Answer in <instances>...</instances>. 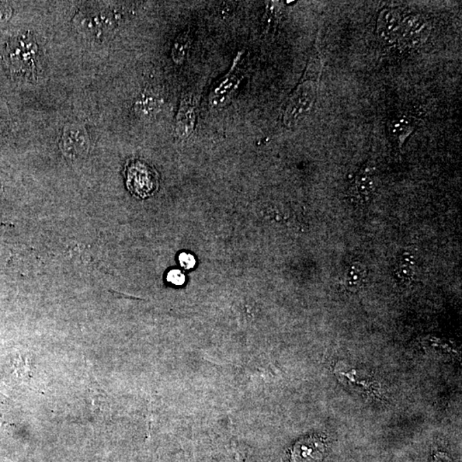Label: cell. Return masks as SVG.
<instances>
[{"instance_id": "5b68a950", "label": "cell", "mask_w": 462, "mask_h": 462, "mask_svg": "<svg viewBox=\"0 0 462 462\" xmlns=\"http://www.w3.org/2000/svg\"><path fill=\"white\" fill-rule=\"evenodd\" d=\"M375 191L373 171L370 168H365L357 174L349 191V197L356 206H365L370 203Z\"/></svg>"}, {"instance_id": "e0dca14e", "label": "cell", "mask_w": 462, "mask_h": 462, "mask_svg": "<svg viewBox=\"0 0 462 462\" xmlns=\"http://www.w3.org/2000/svg\"><path fill=\"white\" fill-rule=\"evenodd\" d=\"M190 45V36L189 33H182L176 38L172 47V57L173 61L177 65L183 64L185 59L187 50Z\"/></svg>"}, {"instance_id": "ffe728a7", "label": "cell", "mask_w": 462, "mask_h": 462, "mask_svg": "<svg viewBox=\"0 0 462 462\" xmlns=\"http://www.w3.org/2000/svg\"><path fill=\"white\" fill-rule=\"evenodd\" d=\"M433 462H450L449 458L447 457L446 454L442 453H437L435 457H434Z\"/></svg>"}, {"instance_id": "7a4b0ae2", "label": "cell", "mask_w": 462, "mask_h": 462, "mask_svg": "<svg viewBox=\"0 0 462 462\" xmlns=\"http://www.w3.org/2000/svg\"><path fill=\"white\" fill-rule=\"evenodd\" d=\"M38 48L36 41L27 36L17 37L7 47L6 62L13 74L31 76L36 69Z\"/></svg>"}, {"instance_id": "4fadbf2b", "label": "cell", "mask_w": 462, "mask_h": 462, "mask_svg": "<svg viewBox=\"0 0 462 462\" xmlns=\"http://www.w3.org/2000/svg\"><path fill=\"white\" fill-rule=\"evenodd\" d=\"M415 128V121L411 117L399 116L389 122L388 128L391 137L397 141L399 148H402L406 139L412 134Z\"/></svg>"}, {"instance_id": "30bf717a", "label": "cell", "mask_w": 462, "mask_h": 462, "mask_svg": "<svg viewBox=\"0 0 462 462\" xmlns=\"http://www.w3.org/2000/svg\"><path fill=\"white\" fill-rule=\"evenodd\" d=\"M400 32L406 45L411 46L423 40L426 30V21L418 16H409L404 24H401Z\"/></svg>"}, {"instance_id": "6da1fadb", "label": "cell", "mask_w": 462, "mask_h": 462, "mask_svg": "<svg viewBox=\"0 0 462 462\" xmlns=\"http://www.w3.org/2000/svg\"><path fill=\"white\" fill-rule=\"evenodd\" d=\"M116 10L102 3L83 6L75 17V26L90 39H108L120 23V14Z\"/></svg>"}, {"instance_id": "8fae6325", "label": "cell", "mask_w": 462, "mask_h": 462, "mask_svg": "<svg viewBox=\"0 0 462 462\" xmlns=\"http://www.w3.org/2000/svg\"><path fill=\"white\" fill-rule=\"evenodd\" d=\"M416 257L412 251L402 252L395 266V279L399 283L408 286L415 279Z\"/></svg>"}, {"instance_id": "8992f818", "label": "cell", "mask_w": 462, "mask_h": 462, "mask_svg": "<svg viewBox=\"0 0 462 462\" xmlns=\"http://www.w3.org/2000/svg\"><path fill=\"white\" fill-rule=\"evenodd\" d=\"M128 187L141 198L150 196L156 187L154 174L143 165L134 164L128 170Z\"/></svg>"}, {"instance_id": "9c48e42d", "label": "cell", "mask_w": 462, "mask_h": 462, "mask_svg": "<svg viewBox=\"0 0 462 462\" xmlns=\"http://www.w3.org/2000/svg\"><path fill=\"white\" fill-rule=\"evenodd\" d=\"M196 122V113L194 106L189 99L183 100L181 104L176 122V132L179 137H189L194 130Z\"/></svg>"}, {"instance_id": "5bb4252c", "label": "cell", "mask_w": 462, "mask_h": 462, "mask_svg": "<svg viewBox=\"0 0 462 462\" xmlns=\"http://www.w3.org/2000/svg\"><path fill=\"white\" fill-rule=\"evenodd\" d=\"M367 277L366 266L360 262H354L347 268L343 279V284L350 292H357L364 286Z\"/></svg>"}, {"instance_id": "3957f363", "label": "cell", "mask_w": 462, "mask_h": 462, "mask_svg": "<svg viewBox=\"0 0 462 462\" xmlns=\"http://www.w3.org/2000/svg\"><path fill=\"white\" fill-rule=\"evenodd\" d=\"M316 86L312 81H305L298 86L287 104L284 121L288 127L297 126L310 113L314 105Z\"/></svg>"}, {"instance_id": "ba28073f", "label": "cell", "mask_w": 462, "mask_h": 462, "mask_svg": "<svg viewBox=\"0 0 462 462\" xmlns=\"http://www.w3.org/2000/svg\"><path fill=\"white\" fill-rule=\"evenodd\" d=\"M400 15L395 10H384L378 21V33L382 40L386 43H393L400 30Z\"/></svg>"}, {"instance_id": "2e32d148", "label": "cell", "mask_w": 462, "mask_h": 462, "mask_svg": "<svg viewBox=\"0 0 462 462\" xmlns=\"http://www.w3.org/2000/svg\"><path fill=\"white\" fill-rule=\"evenodd\" d=\"M89 392L93 415L102 419L108 418L109 405L107 395L95 388L90 389Z\"/></svg>"}, {"instance_id": "d6986e66", "label": "cell", "mask_w": 462, "mask_h": 462, "mask_svg": "<svg viewBox=\"0 0 462 462\" xmlns=\"http://www.w3.org/2000/svg\"><path fill=\"white\" fill-rule=\"evenodd\" d=\"M179 262L184 269L190 270L196 266V259L189 253H182L179 255Z\"/></svg>"}, {"instance_id": "52a82bcc", "label": "cell", "mask_w": 462, "mask_h": 462, "mask_svg": "<svg viewBox=\"0 0 462 462\" xmlns=\"http://www.w3.org/2000/svg\"><path fill=\"white\" fill-rule=\"evenodd\" d=\"M325 451L324 443L318 437H309L295 443L292 458L294 462H317Z\"/></svg>"}, {"instance_id": "ac0fdd59", "label": "cell", "mask_w": 462, "mask_h": 462, "mask_svg": "<svg viewBox=\"0 0 462 462\" xmlns=\"http://www.w3.org/2000/svg\"><path fill=\"white\" fill-rule=\"evenodd\" d=\"M168 280L174 286H181L185 283V276L179 270H172L168 273Z\"/></svg>"}, {"instance_id": "9a60e30c", "label": "cell", "mask_w": 462, "mask_h": 462, "mask_svg": "<svg viewBox=\"0 0 462 462\" xmlns=\"http://www.w3.org/2000/svg\"><path fill=\"white\" fill-rule=\"evenodd\" d=\"M162 106V100L154 93L145 92L135 103V110L141 116L150 117L158 112Z\"/></svg>"}, {"instance_id": "277c9868", "label": "cell", "mask_w": 462, "mask_h": 462, "mask_svg": "<svg viewBox=\"0 0 462 462\" xmlns=\"http://www.w3.org/2000/svg\"><path fill=\"white\" fill-rule=\"evenodd\" d=\"M89 147V135L82 124L66 125L60 141V148L66 159L71 161H79L88 154Z\"/></svg>"}, {"instance_id": "7c38bea8", "label": "cell", "mask_w": 462, "mask_h": 462, "mask_svg": "<svg viewBox=\"0 0 462 462\" xmlns=\"http://www.w3.org/2000/svg\"><path fill=\"white\" fill-rule=\"evenodd\" d=\"M239 84V78L235 74L227 76L223 81L214 89L210 96V104L213 107H221L225 105L231 98L232 93L235 91Z\"/></svg>"}]
</instances>
